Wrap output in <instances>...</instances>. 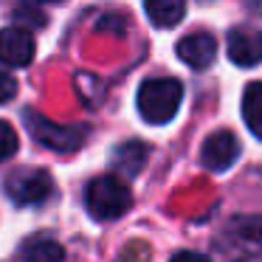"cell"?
Wrapping results in <instances>:
<instances>
[{"label":"cell","mask_w":262,"mask_h":262,"mask_svg":"<svg viewBox=\"0 0 262 262\" xmlns=\"http://www.w3.org/2000/svg\"><path fill=\"white\" fill-rule=\"evenodd\" d=\"M34 37L23 26L0 29V62L9 68H26L34 59Z\"/></svg>","instance_id":"cell-6"},{"label":"cell","mask_w":262,"mask_h":262,"mask_svg":"<svg viewBox=\"0 0 262 262\" xmlns=\"http://www.w3.org/2000/svg\"><path fill=\"white\" fill-rule=\"evenodd\" d=\"M14 93H17V79L9 71H0V104L14 99Z\"/></svg>","instance_id":"cell-15"},{"label":"cell","mask_w":262,"mask_h":262,"mask_svg":"<svg viewBox=\"0 0 262 262\" xmlns=\"http://www.w3.org/2000/svg\"><path fill=\"white\" fill-rule=\"evenodd\" d=\"M183 102V85L172 76H155L138 88V113L147 124H166L175 119Z\"/></svg>","instance_id":"cell-1"},{"label":"cell","mask_w":262,"mask_h":262,"mask_svg":"<svg viewBox=\"0 0 262 262\" xmlns=\"http://www.w3.org/2000/svg\"><path fill=\"white\" fill-rule=\"evenodd\" d=\"M85 206L93 220H116L133 206V192L121 178L99 175L85 189Z\"/></svg>","instance_id":"cell-2"},{"label":"cell","mask_w":262,"mask_h":262,"mask_svg":"<svg viewBox=\"0 0 262 262\" xmlns=\"http://www.w3.org/2000/svg\"><path fill=\"white\" fill-rule=\"evenodd\" d=\"M175 51H178V59H181V62H186L189 68H194V71H203L217 59V40L209 31H194V34H186L178 42Z\"/></svg>","instance_id":"cell-8"},{"label":"cell","mask_w":262,"mask_h":262,"mask_svg":"<svg viewBox=\"0 0 262 262\" xmlns=\"http://www.w3.org/2000/svg\"><path fill=\"white\" fill-rule=\"evenodd\" d=\"M14 20H17V23H26V26H37V29L46 26V14H42L40 9H31V6H17L14 9Z\"/></svg>","instance_id":"cell-14"},{"label":"cell","mask_w":262,"mask_h":262,"mask_svg":"<svg viewBox=\"0 0 262 262\" xmlns=\"http://www.w3.org/2000/svg\"><path fill=\"white\" fill-rule=\"evenodd\" d=\"M228 59L234 65H243V68H251L262 59V31L251 29V26H237V29L228 31Z\"/></svg>","instance_id":"cell-7"},{"label":"cell","mask_w":262,"mask_h":262,"mask_svg":"<svg viewBox=\"0 0 262 262\" xmlns=\"http://www.w3.org/2000/svg\"><path fill=\"white\" fill-rule=\"evenodd\" d=\"M239 158V141L231 130H217L200 147V161L211 172H226Z\"/></svg>","instance_id":"cell-5"},{"label":"cell","mask_w":262,"mask_h":262,"mask_svg":"<svg viewBox=\"0 0 262 262\" xmlns=\"http://www.w3.org/2000/svg\"><path fill=\"white\" fill-rule=\"evenodd\" d=\"M169 262H211L206 254H198V251H178Z\"/></svg>","instance_id":"cell-17"},{"label":"cell","mask_w":262,"mask_h":262,"mask_svg":"<svg viewBox=\"0 0 262 262\" xmlns=\"http://www.w3.org/2000/svg\"><path fill=\"white\" fill-rule=\"evenodd\" d=\"M243 119L248 130L262 141V82H251L243 96Z\"/></svg>","instance_id":"cell-11"},{"label":"cell","mask_w":262,"mask_h":262,"mask_svg":"<svg viewBox=\"0 0 262 262\" xmlns=\"http://www.w3.org/2000/svg\"><path fill=\"white\" fill-rule=\"evenodd\" d=\"M65 259V248L57 239L40 237L26 248V262H62Z\"/></svg>","instance_id":"cell-12"},{"label":"cell","mask_w":262,"mask_h":262,"mask_svg":"<svg viewBox=\"0 0 262 262\" xmlns=\"http://www.w3.org/2000/svg\"><path fill=\"white\" fill-rule=\"evenodd\" d=\"M96 31H113V34H124V17H119V14H104V17L99 20Z\"/></svg>","instance_id":"cell-16"},{"label":"cell","mask_w":262,"mask_h":262,"mask_svg":"<svg viewBox=\"0 0 262 262\" xmlns=\"http://www.w3.org/2000/svg\"><path fill=\"white\" fill-rule=\"evenodd\" d=\"M147 155H149V147L141 141H127L121 144V147H116L113 152V166L121 172V175L133 178L138 175V172L144 169V164H147Z\"/></svg>","instance_id":"cell-9"},{"label":"cell","mask_w":262,"mask_h":262,"mask_svg":"<svg viewBox=\"0 0 262 262\" xmlns=\"http://www.w3.org/2000/svg\"><path fill=\"white\" fill-rule=\"evenodd\" d=\"M6 194L14 200L17 206H31V203H42L51 194V175L46 169L37 166H26L9 175L6 181Z\"/></svg>","instance_id":"cell-4"},{"label":"cell","mask_w":262,"mask_h":262,"mask_svg":"<svg viewBox=\"0 0 262 262\" xmlns=\"http://www.w3.org/2000/svg\"><path fill=\"white\" fill-rule=\"evenodd\" d=\"M17 152V133L9 121H0V164Z\"/></svg>","instance_id":"cell-13"},{"label":"cell","mask_w":262,"mask_h":262,"mask_svg":"<svg viewBox=\"0 0 262 262\" xmlns=\"http://www.w3.org/2000/svg\"><path fill=\"white\" fill-rule=\"evenodd\" d=\"M26 127L31 130L37 144L54 149V152H74L85 144L88 127L82 124H54L51 119L34 113V110H26Z\"/></svg>","instance_id":"cell-3"},{"label":"cell","mask_w":262,"mask_h":262,"mask_svg":"<svg viewBox=\"0 0 262 262\" xmlns=\"http://www.w3.org/2000/svg\"><path fill=\"white\" fill-rule=\"evenodd\" d=\"M144 12H147V17L158 29H172V26H178L183 20L186 6H183L181 0H147L144 3Z\"/></svg>","instance_id":"cell-10"}]
</instances>
